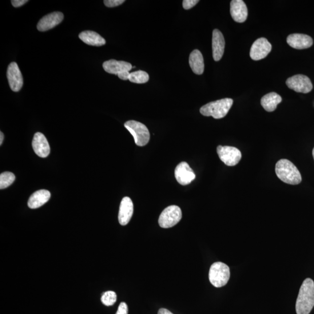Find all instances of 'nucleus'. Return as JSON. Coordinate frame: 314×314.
I'll return each instance as SVG.
<instances>
[{
  "mask_svg": "<svg viewBox=\"0 0 314 314\" xmlns=\"http://www.w3.org/2000/svg\"><path fill=\"white\" fill-rule=\"evenodd\" d=\"M314 306V282L310 278L303 282L298 295L296 310L297 314H309Z\"/></svg>",
  "mask_w": 314,
  "mask_h": 314,
  "instance_id": "nucleus-1",
  "label": "nucleus"
},
{
  "mask_svg": "<svg viewBox=\"0 0 314 314\" xmlns=\"http://www.w3.org/2000/svg\"><path fill=\"white\" fill-rule=\"evenodd\" d=\"M275 172L278 178L286 184L296 185L299 184L302 181L301 173L297 167L286 159L277 161Z\"/></svg>",
  "mask_w": 314,
  "mask_h": 314,
  "instance_id": "nucleus-2",
  "label": "nucleus"
},
{
  "mask_svg": "<svg viewBox=\"0 0 314 314\" xmlns=\"http://www.w3.org/2000/svg\"><path fill=\"white\" fill-rule=\"evenodd\" d=\"M233 103L232 99L228 98L210 102L201 107L200 113L205 117H213L215 119L223 118L231 109Z\"/></svg>",
  "mask_w": 314,
  "mask_h": 314,
  "instance_id": "nucleus-3",
  "label": "nucleus"
},
{
  "mask_svg": "<svg viewBox=\"0 0 314 314\" xmlns=\"http://www.w3.org/2000/svg\"><path fill=\"white\" fill-rule=\"evenodd\" d=\"M230 275L229 267L223 262H215L211 266L209 280L215 287L219 288L227 284Z\"/></svg>",
  "mask_w": 314,
  "mask_h": 314,
  "instance_id": "nucleus-4",
  "label": "nucleus"
},
{
  "mask_svg": "<svg viewBox=\"0 0 314 314\" xmlns=\"http://www.w3.org/2000/svg\"><path fill=\"white\" fill-rule=\"evenodd\" d=\"M124 126L132 134L136 145L142 147L148 144L150 134L146 125L136 121H129L125 122Z\"/></svg>",
  "mask_w": 314,
  "mask_h": 314,
  "instance_id": "nucleus-5",
  "label": "nucleus"
},
{
  "mask_svg": "<svg viewBox=\"0 0 314 314\" xmlns=\"http://www.w3.org/2000/svg\"><path fill=\"white\" fill-rule=\"evenodd\" d=\"M182 217L181 209L177 205H170L163 211L158 223L162 228H172L181 220Z\"/></svg>",
  "mask_w": 314,
  "mask_h": 314,
  "instance_id": "nucleus-6",
  "label": "nucleus"
},
{
  "mask_svg": "<svg viewBox=\"0 0 314 314\" xmlns=\"http://www.w3.org/2000/svg\"><path fill=\"white\" fill-rule=\"evenodd\" d=\"M217 153L220 160L229 166H235L241 159L240 151L234 147L218 146Z\"/></svg>",
  "mask_w": 314,
  "mask_h": 314,
  "instance_id": "nucleus-7",
  "label": "nucleus"
},
{
  "mask_svg": "<svg viewBox=\"0 0 314 314\" xmlns=\"http://www.w3.org/2000/svg\"><path fill=\"white\" fill-rule=\"evenodd\" d=\"M286 85L289 89L298 93H308L312 89L311 80L303 75H297L288 78Z\"/></svg>",
  "mask_w": 314,
  "mask_h": 314,
  "instance_id": "nucleus-8",
  "label": "nucleus"
},
{
  "mask_svg": "<svg viewBox=\"0 0 314 314\" xmlns=\"http://www.w3.org/2000/svg\"><path fill=\"white\" fill-rule=\"evenodd\" d=\"M272 46L267 39L262 38L254 42L250 49V57L258 61L265 58L271 52Z\"/></svg>",
  "mask_w": 314,
  "mask_h": 314,
  "instance_id": "nucleus-9",
  "label": "nucleus"
},
{
  "mask_svg": "<svg viewBox=\"0 0 314 314\" xmlns=\"http://www.w3.org/2000/svg\"><path fill=\"white\" fill-rule=\"evenodd\" d=\"M7 78L10 88L15 92H18L23 86V77L17 63L11 62L8 67Z\"/></svg>",
  "mask_w": 314,
  "mask_h": 314,
  "instance_id": "nucleus-10",
  "label": "nucleus"
},
{
  "mask_svg": "<svg viewBox=\"0 0 314 314\" xmlns=\"http://www.w3.org/2000/svg\"><path fill=\"white\" fill-rule=\"evenodd\" d=\"M175 176L179 184L183 186L190 184L196 178L195 173L186 162H182L177 166Z\"/></svg>",
  "mask_w": 314,
  "mask_h": 314,
  "instance_id": "nucleus-11",
  "label": "nucleus"
},
{
  "mask_svg": "<svg viewBox=\"0 0 314 314\" xmlns=\"http://www.w3.org/2000/svg\"><path fill=\"white\" fill-rule=\"evenodd\" d=\"M63 19V15L60 12H54L48 14L40 20L37 26L38 29L45 31L53 29L60 23Z\"/></svg>",
  "mask_w": 314,
  "mask_h": 314,
  "instance_id": "nucleus-12",
  "label": "nucleus"
},
{
  "mask_svg": "<svg viewBox=\"0 0 314 314\" xmlns=\"http://www.w3.org/2000/svg\"><path fill=\"white\" fill-rule=\"evenodd\" d=\"M32 148L35 153L40 157L46 158L50 153L49 143L45 135L41 132H38L34 135Z\"/></svg>",
  "mask_w": 314,
  "mask_h": 314,
  "instance_id": "nucleus-13",
  "label": "nucleus"
},
{
  "mask_svg": "<svg viewBox=\"0 0 314 314\" xmlns=\"http://www.w3.org/2000/svg\"><path fill=\"white\" fill-rule=\"evenodd\" d=\"M230 14L234 21L243 23L248 16V10L245 3L242 0H233L230 2Z\"/></svg>",
  "mask_w": 314,
  "mask_h": 314,
  "instance_id": "nucleus-14",
  "label": "nucleus"
},
{
  "mask_svg": "<svg viewBox=\"0 0 314 314\" xmlns=\"http://www.w3.org/2000/svg\"><path fill=\"white\" fill-rule=\"evenodd\" d=\"M133 214V204L128 197L123 198L119 207L118 220L122 226L126 225L130 222Z\"/></svg>",
  "mask_w": 314,
  "mask_h": 314,
  "instance_id": "nucleus-15",
  "label": "nucleus"
},
{
  "mask_svg": "<svg viewBox=\"0 0 314 314\" xmlns=\"http://www.w3.org/2000/svg\"><path fill=\"white\" fill-rule=\"evenodd\" d=\"M287 43L293 49L303 50L311 47L313 45L312 39L307 34H292L287 38Z\"/></svg>",
  "mask_w": 314,
  "mask_h": 314,
  "instance_id": "nucleus-16",
  "label": "nucleus"
},
{
  "mask_svg": "<svg viewBox=\"0 0 314 314\" xmlns=\"http://www.w3.org/2000/svg\"><path fill=\"white\" fill-rule=\"evenodd\" d=\"M212 42L214 59L216 61H220L224 53L225 42L223 34L219 30H214Z\"/></svg>",
  "mask_w": 314,
  "mask_h": 314,
  "instance_id": "nucleus-17",
  "label": "nucleus"
},
{
  "mask_svg": "<svg viewBox=\"0 0 314 314\" xmlns=\"http://www.w3.org/2000/svg\"><path fill=\"white\" fill-rule=\"evenodd\" d=\"M102 66L107 73L115 75H118L124 71H130L133 68L130 63L115 59L104 62Z\"/></svg>",
  "mask_w": 314,
  "mask_h": 314,
  "instance_id": "nucleus-18",
  "label": "nucleus"
},
{
  "mask_svg": "<svg viewBox=\"0 0 314 314\" xmlns=\"http://www.w3.org/2000/svg\"><path fill=\"white\" fill-rule=\"evenodd\" d=\"M50 197L49 191L44 189L38 190L30 197L27 205L31 209L38 208L49 201Z\"/></svg>",
  "mask_w": 314,
  "mask_h": 314,
  "instance_id": "nucleus-19",
  "label": "nucleus"
},
{
  "mask_svg": "<svg viewBox=\"0 0 314 314\" xmlns=\"http://www.w3.org/2000/svg\"><path fill=\"white\" fill-rule=\"evenodd\" d=\"M189 64L194 74L197 75L203 74L204 58L199 50H194L191 53L189 57Z\"/></svg>",
  "mask_w": 314,
  "mask_h": 314,
  "instance_id": "nucleus-20",
  "label": "nucleus"
},
{
  "mask_svg": "<svg viewBox=\"0 0 314 314\" xmlns=\"http://www.w3.org/2000/svg\"><path fill=\"white\" fill-rule=\"evenodd\" d=\"M82 41L90 46H101L106 45V40L95 31L86 30L79 35Z\"/></svg>",
  "mask_w": 314,
  "mask_h": 314,
  "instance_id": "nucleus-21",
  "label": "nucleus"
},
{
  "mask_svg": "<svg viewBox=\"0 0 314 314\" xmlns=\"http://www.w3.org/2000/svg\"><path fill=\"white\" fill-rule=\"evenodd\" d=\"M282 97L275 92L269 93L262 97L261 104L265 110L272 112L276 110L277 106L281 102Z\"/></svg>",
  "mask_w": 314,
  "mask_h": 314,
  "instance_id": "nucleus-22",
  "label": "nucleus"
},
{
  "mask_svg": "<svg viewBox=\"0 0 314 314\" xmlns=\"http://www.w3.org/2000/svg\"><path fill=\"white\" fill-rule=\"evenodd\" d=\"M129 80L132 83L142 84L149 81V75L145 71H135L130 74Z\"/></svg>",
  "mask_w": 314,
  "mask_h": 314,
  "instance_id": "nucleus-23",
  "label": "nucleus"
},
{
  "mask_svg": "<svg viewBox=\"0 0 314 314\" xmlns=\"http://www.w3.org/2000/svg\"><path fill=\"white\" fill-rule=\"evenodd\" d=\"M15 180L13 173L5 172L0 175V189H4L9 187Z\"/></svg>",
  "mask_w": 314,
  "mask_h": 314,
  "instance_id": "nucleus-24",
  "label": "nucleus"
},
{
  "mask_svg": "<svg viewBox=\"0 0 314 314\" xmlns=\"http://www.w3.org/2000/svg\"><path fill=\"white\" fill-rule=\"evenodd\" d=\"M116 293L113 291H108L103 293L101 297V302L106 306L113 305L117 301Z\"/></svg>",
  "mask_w": 314,
  "mask_h": 314,
  "instance_id": "nucleus-25",
  "label": "nucleus"
},
{
  "mask_svg": "<svg viewBox=\"0 0 314 314\" xmlns=\"http://www.w3.org/2000/svg\"><path fill=\"white\" fill-rule=\"evenodd\" d=\"M125 0H105L104 3L107 7H115L122 5Z\"/></svg>",
  "mask_w": 314,
  "mask_h": 314,
  "instance_id": "nucleus-26",
  "label": "nucleus"
},
{
  "mask_svg": "<svg viewBox=\"0 0 314 314\" xmlns=\"http://www.w3.org/2000/svg\"><path fill=\"white\" fill-rule=\"evenodd\" d=\"M198 2L199 1H198V0H184L183 2V7L185 10H189L195 6Z\"/></svg>",
  "mask_w": 314,
  "mask_h": 314,
  "instance_id": "nucleus-27",
  "label": "nucleus"
},
{
  "mask_svg": "<svg viewBox=\"0 0 314 314\" xmlns=\"http://www.w3.org/2000/svg\"><path fill=\"white\" fill-rule=\"evenodd\" d=\"M128 305L124 303V302H122V303L119 304L118 311L116 314H128Z\"/></svg>",
  "mask_w": 314,
  "mask_h": 314,
  "instance_id": "nucleus-28",
  "label": "nucleus"
},
{
  "mask_svg": "<svg viewBox=\"0 0 314 314\" xmlns=\"http://www.w3.org/2000/svg\"><path fill=\"white\" fill-rule=\"evenodd\" d=\"M28 2L27 0H13L11 1L12 5L14 7H19L25 5L26 3Z\"/></svg>",
  "mask_w": 314,
  "mask_h": 314,
  "instance_id": "nucleus-29",
  "label": "nucleus"
},
{
  "mask_svg": "<svg viewBox=\"0 0 314 314\" xmlns=\"http://www.w3.org/2000/svg\"><path fill=\"white\" fill-rule=\"evenodd\" d=\"M130 74L129 71H124L119 73L117 75L119 79H122V80L126 81L129 80Z\"/></svg>",
  "mask_w": 314,
  "mask_h": 314,
  "instance_id": "nucleus-30",
  "label": "nucleus"
},
{
  "mask_svg": "<svg viewBox=\"0 0 314 314\" xmlns=\"http://www.w3.org/2000/svg\"><path fill=\"white\" fill-rule=\"evenodd\" d=\"M158 314H173V313L170 312V311H169L168 309H167L166 308H161L159 309Z\"/></svg>",
  "mask_w": 314,
  "mask_h": 314,
  "instance_id": "nucleus-31",
  "label": "nucleus"
},
{
  "mask_svg": "<svg viewBox=\"0 0 314 314\" xmlns=\"http://www.w3.org/2000/svg\"><path fill=\"white\" fill-rule=\"evenodd\" d=\"M4 140V134L1 132H0V145H2Z\"/></svg>",
  "mask_w": 314,
  "mask_h": 314,
  "instance_id": "nucleus-32",
  "label": "nucleus"
},
{
  "mask_svg": "<svg viewBox=\"0 0 314 314\" xmlns=\"http://www.w3.org/2000/svg\"><path fill=\"white\" fill-rule=\"evenodd\" d=\"M312 156H313V159H314V148H313V149L312 150Z\"/></svg>",
  "mask_w": 314,
  "mask_h": 314,
  "instance_id": "nucleus-33",
  "label": "nucleus"
}]
</instances>
